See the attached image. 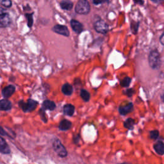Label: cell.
<instances>
[{
    "mask_svg": "<svg viewBox=\"0 0 164 164\" xmlns=\"http://www.w3.org/2000/svg\"><path fill=\"white\" fill-rule=\"evenodd\" d=\"M60 5L63 10L69 11L73 7V3L71 1H69V0H64V1H62L60 3Z\"/></svg>",
    "mask_w": 164,
    "mask_h": 164,
    "instance_id": "cell-18",
    "label": "cell"
},
{
    "mask_svg": "<svg viewBox=\"0 0 164 164\" xmlns=\"http://www.w3.org/2000/svg\"><path fill=\"white\" fill-rule=\"evenodd\" d=\"M12 24V19L9 13L6 12L0 15V28L8 27Z\"/></svg>",
    "mask_w": 164,
    "mask_h": 164,
    "instance_id": "cell-7",
    "label": "cell"
},
{
    "mask_svg": "<svg viewBox=\"0 0 164 164\" xmlns=\"http://www.w3.org/2000/svg\"><path fill=\"white\" fill-rule=\"evenodd\" d=\"M42 108L44 110H50L53 111L56 108V104L55 103L51 100H45L42 103Z\"/></svg>",
    "mask_w": 164,
    "mask_h": 164,
    "instance_id": "cell-14",
    "label": "cell"
},
{
    "mask_svg": "<svg viewBox=\"0 0 164 164\" xmlns=\"http://www.w3.org/2000/svg\"><path fill=\"white\" fill-rule=\"evenodd\" d=\"M159 132L157 130V129H154V130L151 131L149 132V137L152 140H157L159 137Z\"/></svg>",
    "mask_w": 164,
    "mask_h": 164,
    "instance_id": "cell-24",
    "label": "cell"
},
{
    "mask_svg": "<svg viewBox=\"0 0 164 164\" xmlns=\"http://www.w3.org/2000/svg\"><path fill=\"white\" fill-rule=\"evenodd\" d=\"M90 11V3L87 0H79L75 6V12L82 15L88 14Z\"/></svg>",
    "mask_w": 164,
    "mask_h": 164,
    "instance_id": "cell-3",
    "label": "cell"
},
{
    "mask_svg": "<svg viewBox=\"0 0 164 164\" xmlns=\"http://www.w3.org/2000/svg\"><path fill=\"white\" fill-rule=\"evenodd\" d=\"M6 12V10H5V8L2 7V6H0V15L3 14L4 12Z\"/></svg>",
    "mask_w": 164,
    "mask_h": 164,
    "instance_id": "cell-32",
    "label": "cell"
},
{
    "mask_svg": "<svg viewBox=\"0 0 164 164\" xmlns=\"http://www.w3.org/2000/svg\"><path fill=\"white\" fill-rule=\"evenodd\" d=\"M163 37H164V36H163V33H162V35H161V36H160V38H159V40H160L161 44H162V46L164 45V43H163Z\"/></svg>",
    "mask_w": 164,
    "mask_h": 164,
    "instance_id": "cell-31",
    "label": "cell"
},
{
    "mask_svg": "<svg viewBox=\"0 0 164 164\" xmlns=\"http://www.w3.org/2000/svg\"><path fill=\"white\" fill-rule=\"evenodd\" d=\"M149 67L154 70H158L162 66V57L160 53L157 49L152 50L148 57Z\"/></svg>",
    "mask_w": 164,
    "mask_h": 164,
    "instance_id": "cell-1",
    "label": "cell"
},
{
    "mask_svg": "<svg viewBox=\"0 0 164 164\" xmlns=\"http://www.w3.org/2000/svg\"><path fill=\"white\" fill-rule=\"evenodd\" d=\"M72 127V123L67 119H63L60 121L58 128L61 131H67L70 129Z\"/></svg>",
    "mask_w": 164,
    "mask_h": 164,
    "instance_id": "cell-13",
    "label": "cell"
},
{
    "mask_svg": "<svg viewBox=\"0 0 164 164\" xmlns=\"http://www.w3.org/2000/svg\"><path fill=\"white\" fill-rule=\"evenodd\" d=\"M12 108L11 101L6 99L0 100V111H9Z\"/></svg>",
    "mask_w": 164,
    "mask_h": 164,
    "instance_id": "cell-12",
    "label": "cell"
},
{
    "mask_svg": "<svg viewBox=\"0 0 164 164\" xmlns=\"http://www.w3.org/2000/svg\"><path fill=\"white\" fill-rule=\"evenodd\" d=\"M119 112L120 115L126 116L129 113H131L133 110V104L132 102H129L128 103L124 105H120L119 108Z\"/></svg>",
    "mask_w": 164,
    "mask_h": 164,
    "instance_id": "cell-8",
    "label": "cell"
},
{
    "mask_svg": "<svg viewBox=\"0 0 164 164\" xmlns=\"http://www.w3.org/2000/svg\"><path fill=\"white\" fill-rule=\"evenodd\" d=\"M51 30H52L53 32L59 34V35L63 36L64 37H68L70 36L69 30L68 28L65 25L56 24L52 28H51Z\"/></svg>",
    "mask_w": 164,
    "mask_h": 164,
    "instance_id": "cell-6",
    "label": "cell"
},
{
    "mask_svg": "<svg viewBox=\"0 0 164 164\" xmlns=\"http://www.w3.org/2000/svg\"><path fill=\"white\" fill-rule=\"evenodd\" d=\"M39 116H40V119L44 123H46L48 122V118L47 116L45 113V110H43L42 108H40L39 110Z\"/></svg>",
    "mask_w": 164,
    "mask_h": 164,
    "instance_id": "cell-25",
    "label": "cell"
},
{
    "mask_svg": "<svg viewBox=\"0 0 164 164\" xmlns=\"http://www.w3.org/2000/svg\"><path fill=\"white\" fill-rule=\"evenodd\" d=\"M70 24L73 30L75 33L80 34L83 31V26L78 21H77L76 19H72L70 22Z\"/></svg>",
    "mask_w": 164,
    "mask_h": 164,
    "instance_id": "cell-10",
    "label": "cell"
},
{
    "mask_svg": "<svg viewBox=\"0 0 164 164\" xmlns=\"http://www.w3.org/2000/svg\"><path fill=\"white\" fill-rule=\"evenodd\" d=\"M18 105L24 113H28V112H32L35 110L39 105V103L32 99H28L27 102L23 100L19 101Z\"/></svg>",
    "mask_w": 164,
    "mask_h": 164,
    "instance_id": "cell-2",
    "label": "cell"
},
{
    "mask_svg": "<svg viewBox=\"0 0 164 164\" xmlns=\"http://www.w3.org/2000/svg\"><path fill=\"white\" fill-rule=\"evenodd\" d=\"M53 148L56 153L60 157L65 158L67 156V151L64 147V145L62 144L58 139H55L52 143Z\"/></svg>",
    "mask_w": 164,
    "mask_h": 164,
    "instance_id": "cell-4",
    "label": "cell"
},
{
    "mask_svg": "<svg viewBox=\"0 0 164 164\" xmlns=\"http://www.w3.org/2000/svg\"><path fill=\"white\" fill-rule=\"evenodd\" d=\"M15 91V87L13 85H9L5 87L2 90V96L5 99H8L9 98H11L12 95L14 94Z\"/></svg>",
    "mask_w": 164,
    "mask_h": 164,
    "instance_id": "cell-9",
    "label": "cell"
},
{
    "mask_svg": "<svg viewBox=\"0 0 164 164\" xmlns=\"http://www.w3.org/2000/svg\"><path fill=\"white\" fill-rule=\"evenodd\" d=\"M153 148L159 155H163L164 154V144L162 141H158L153 145Z\"/></svg>",
    "mask_w": 164,
    "mask_h": 164,
    "instance_id": "cell-17",
    "label": "cell"
},
{
    "mask_svg": "<svg viewBox=\"0 0 164 164\" xmlns=\"http://www.w3.org/2000/svg\"><path fill=\"white\" fill-rule=\"evenodd\" d=\"M139 24H140V22L139 21H132L131 23V30L132 32V33L134 34V35H136V34L138 33V30H139Z\"/></svg>",
    "mask_w": 164,
    "mask_h": 164,
    "instance_id": "cell-22",
    "label": "cell"
},
{
    "mask_svg": "<svg viewBox=\"0 0 164 164\" xmlns=\"http://www.w3.org/2000/svg\"><path fill=\"white\" fill-rule=\"evenodd\" d=\"M75 111V107L71 104H66L63 108L64 114L67 116L71 117L74 115Z\"/></svg>",
    "mask_w": 164,
    "mask_h": 164,
    "instance_id": "cell-15",
    "label": "cell"
},
{
    "mask_svg": "<svg viewBox=\"0 0 164 164\" xmlns=\"http://www.w3.org/2000/svg\"><path fill=\"white\" fill-rule=\"evenodd\" d=\"M135 124V120L132 118H128L124 122V127L129 130H132L134 128V125Z\"/></svg>",
    "mask_w": 164,
    "mask_h": 164,
    "instance_id": "cell-19",
    "label": "cell"
},
{
    "mask_svg": "<svg viewBox=\"0 0 164 164\" xmlns=\"http://www.w3.org/2000/svg\"><path fill=\"white\" fill-rule=\"evenodd\" d=\"M94 28L98 33L101 34H106L109 30L108 24L101 19L94 22Z\"/></svg>",
    "mask_w": 164,
    "mask_h": 164,
    "instance_id": "cell-5",
    "label": "cell"
},
{
    "mask_svg": "<svg viewBox=\"0 0 164 164\" xmlns=\"http://www.w3.org/2000/svg\"><path fill=\"white\" fill-rule=\"evenodd\" d=\"M0 153L3 154H9L11 153L9 145L1 136H0Z\"/></svg>",
    "mask_w": 164,
    "mask_h": 164,
    "instance_id": "cell-11",
    "label": "cell"
},
{
    "mask_svg": "<svg viewBox=\"0 0 164 164\" xmlns=\"http://www.w3.org/2000/svg\"><path fill=\"white\" fill-rule=\"evenodd\" d=\"M134 3L136 4H139L141 5H143L144 3V1H134Z\"/></svg>",
    "mask_w": 164,
    "mask_h": 164,
    "instance_id": "cell-33",
    "label": "cell"
},
{
    "mask_svg": "<svg viewBox=\"0 0 164 164\" xmlns=\"http://www.w3.org/2000/svg\"><path fill=\"white\" fill-rule=\"evenodd\" d=\"M131 82H132L131 78L126 76L122 80L121 82H120V85H121L123 87H129V85L131 84Z\"/></svg>",
    "mask_w": 164,
    "mask_h": 164,
    "instance_id": "cell-23",
    "label": "cell"
},
{
    "mask_svg": "<svg viewBox=\"0 0 164 164\" xmlns=\"http://www.w3.org/2000/svg\"><path fill=\"white\" fill-rule=\"evenodd\" d=\"M80 96L82 99L85 101V102H88L89 101L90 99V93L85 89H81L80 90Z\"/></svg>",
    "mask_w": 164,
    "mask_h": 164,
    "instance_id": "cell-20",
    "label": "cell"
},
{
    "mask_svg": "<svg viewBox=\"0 0 164 164\" xmlns=\"http://www.w3.org/2000/svg\"><path fill=\"white\" fill-rule=\"evenodd\" d=\"M73 141H74V142L75 144L78 143L79 141H80V136H79V135H78L76 137H74V139H73Z\"/></svg>",
    "mask_w": 164,
    "mask_h": 164,
    "instance_id": "cell-29",
    "label": "cell"
},
{
    "mask_svg": "<svg viewBox=\"0 0 164 164\" xmlns=\"http://www.w3.org/2000/svg\"><path fill=\"white\" fill-rule=\"evenodd\" d=\"M1 3L5 8H11L12 5V2L11 0H3L1 2Z\"/></svg>",
    "mask_w": 164,
    "mask_h": 164,
    "instance_id": "cell-26",
    "label": "cell"
},
{
    "mask_svg": "<svg viewBox=\"0 0 164 164\" xmlns=\"http://www.w3.org/2000/svg\"><path fill=\"white\" fill-rule=\"evenodd\" d=\"M0 135H2V136H7V135H8L7 132L5 130V129L2 126H0Z\"/></svg>",
    "mask_w": 164,
    "mask_h": 164,
    "instance_id": "cell-28",
    "label": "cell"
},
{
    "mask_svg": "<svg viewBox=\"0 0 164 164\" xmlns=\"http://www.w3.org/2000/svg\"><path fill=\"white\" fill-rule=\"evenodd\" d=\"M162 98V101L163 102V94H162V98Z\"/></svg>",
    "mask_w": 164,
    "mask_h": 164,
    "instance_id": "cell-34",
    "label": "cell"
},
{
    "mask_svg": "<svg viewBox=\"0 0 164 164\" xmlns=\"http://www.w3.org/2000/svg\"><path fill=\"white\" fill-rule=\"evenodd\" d=\"M61 90L65 96H71L73 92V87L71 84L66 83L62 85Z\"/></svg>",
    "mask_w": 164,
    "mask_h": 164,
    "instance_id": "cell-16",
    "label": "cell"
},
{
    "mask_svg": "<svg viewBox=\"0 0 164 164\" xmlns=\"http://www.w3.org/2000/svg\"><path fill=\"white\" fill-rule=\"evenodd\" d=\"M108 1H95L94 0L93 1V3L95 5H99L101 3H107Z\"/></svg>",
    "mask_w": 164,
    "mask_h": 164,
    "instance_id": "cell-30",
    "label": "cell"
},
{
    "mask_svg": "<svg viewBox=\"0 0 164 164\" xmlns=\"http://www.w3.org/2000/svg\"><path fill=\"white\" fill-rule=\"evenodd\" d=\"M120 164H131V163H120Z\"/></svg>",
    "mask_w": 164,
    "mask_h": 164,
    "instance_id": "cell-35",
    "label": "cell"
},
{
    "mask_svg": "<svg viewBox=\"0 0 164 164\" xmlns=\"http://www.w3.org/2000/svg\"><path fill=\"white\" fill-rule=\"evenodd\" d=\"M33 12L32 13H27L25 14V18L27 19V25L28 27L31 28L33 24Z\"/></svg>",
    "mask_w": 164,
    "mask_h": 164,
    "instance_id": "cell-21",
    "label": "cell"
},
{
    "mask_svg": "<svg viewBox=\"0 0 164 164\" xmlns=\"http://www.w3.org/2000/svg\"><path fill=\"white\" fill-rule=\"evenodd\" d=\"M124 93L127 95V96H128V97L130 98V97H132V96H133V94L135 93V90H134L133 88H129V89H127V90L125 91Z\"/></svg>",
    "mask_w": 164,
    "mask_h": 164,
    "instance_id": "cell-27",
    "label": "cell"
}]
</instances>
